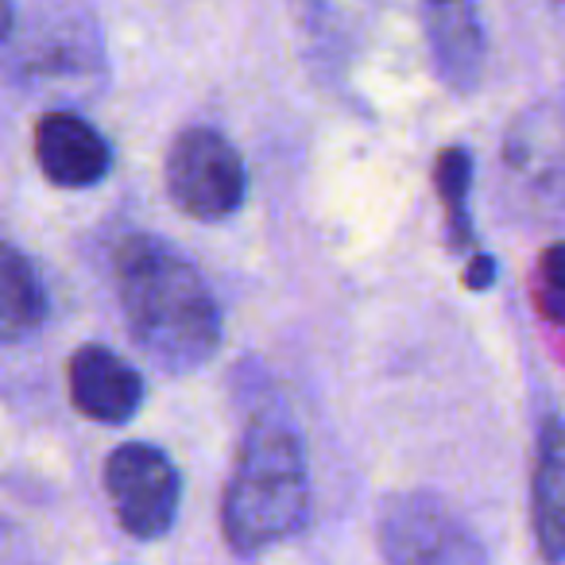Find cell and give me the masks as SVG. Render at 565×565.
I'll use <instances>...</instances> for the list:
<instances>
[{
	"instance_id": "1",
	"label": "cell",
	"mask_w": 565,
	"mask_h": 565,
	"mask_svg": "<svg viewBox=\"0 0 565 565\" xmlns=\"http://www.w3.org/2000/svg\"><path fill=\"white\" fill-rule=\"evenodd\" d=\"M117 299L132 341L167 376L198 372L217 353V302L198 267L159 236H128L117 248Z\"/></svg>"
},
{
	"instance_id": "2",
	"label": "cell",
	"mask_w": 565,
	"mask_h": 565,
	"mask_svg": "<svg viewBox=\"0 0 565 565\" xmlns=\"http://www.w3.org/2000/svg\"><path fill=\"white\" fill-rule=\"evenodd\" d=\"M310 519V472L295 426L282 415L248 423L221 500V531L236 554L295 539Z\"/></svg>"
},
{
	"instance_id": "3",
	"label": "cell",
	"mask_w": 565,
	"mask_h": 565,
	"mask_svg": "<svg viewBox=\"0 0 565 565\" xmlns=\"http://www.w3.org/2000/svg\"><path fill=\"white\" fill-rule=\"evenodd\" d=\"M380 554L387 565H488L469 523L434 492H399L384 503Z\"/></svg>"
},
{
	"instance_id": "4",
	"label": "cell",
	"mask_w": 565,
	"mask_h": 565,
	"mask_svg": "<svg viewBox=\"0 0 565 565\" xmlns=\"http://www.w3.org/2000/svg\"><path fill=\"white\" fill-rule=\"evenodd\" d=\"M167 194L194 221H225L248 198L244 159L217 128H186L174 136L163 163Z\"/></svg>"
},
{
	"instance_id": "5",
	"label": "cell",
	"mask_w": 565,
	"mask_h": 565,
	"mask_svg": "<svg viewBox=\"0 0 565 565\" xmlns=\"http://www.w3.org/2000/svg\"><path fill=\"white\" fill-rule=\"evenodd\" d=\"M105 492L113 515L132 539H163L174 526L182 500V480L174 461L148 441H125L105 461Z\"/></svg>"
},
{
	"instance_id": "6",
	"label": "cell",
	"mask_w": 565,
	"mask_h": 565,
	"mask_svg": "<svg viewBox=\"0 0 565 565\" xmlns=\"http://www.w3.org/2000/svg\"><path fill=\"white\" fill-rule=\"evenodd\" d=\"M12 71L24 82L40 86H74L86 82L105 66L102 35L89 12L71 9V4H47L35 20H28L20 32H12Z\"/></svg>"
},
{
	"instance_id": "7",
	"label": "cell",
	"mask_w": 565,
	"mask_h": 565,
	"mask_svg": "<svg viewBox=\"0 0 565 565\" xmlns=\"http://www.w3.org/2000/svg\"><path fill=\"white\" fill-rule=\"evenodd\" d=\"M519 186L539 202V210L565 213V109L539 105L508 136L503 148Z\"/></svg>"
},
{
	"instance_id": "8",
	"label": "cell",
	"mask_w": 565,
	"mask_h": 565,
	"mask_svg": "<svg viewBox=\"0 0 565 565\" xmlns=\"http://www.w3.org/2000/svg\"><path fill=\"white\" fill-rule=\"evenodd\" d=\"M71 403L102 426H125L143 407V376L105 345H82L71 356Z\"/></svg>"
},
{
	"instance_id": "9",
	"label": "cell",
	"mask_w": 565,
	"mask_h": 565,
	"mask_svg": "<svg viewBox=\"0 0 565 565\" xmlns=\"http://www.w3.org/2000/svg\"><path fill=\"white\" fill-rule=\"evenodd\" d=\"M35 159L55 186L86 190L113 171V148L86 117L55 109L35 125Z\"/></svg>"
},
{
	"instance_id": "10",
	"label": "cell",
	"mask_w": 565,
	"mask_h": 565,
	"mask_svg": "<svg viewBox=\"0 0 565 565\" xmlns=\"http://www.w3.org/2000/svg\"><path fill=\"white\" fill-rule=\"evenodd\" d=\"M434 71L457 94L477 89L484 74V24L477 0H423Z\"/></svg>"
},
{
	"instance_id": "11",
	"label": "cell",
	"mask_w": 565,
	"mask_h": 565,
	"mask_svg": "<svg viewBox=\"0 0 565 565\" xmlns=\"http://www.w3.org/2000/svg\"><path fill=\"white\" fill-rule=\"evenodd\" d=\"M531 515L546 562H565V423L550 415L539 430L531 477Z\"/></svg>"
},
{
	"instance_id": "12",
	"label": "cell",
	"mask_w": 565,
	"mask_h": 565,
	"mask_svg": "<svg viewBox=\"0 0 565 565\" xmlns=\"http://www.w3.org/2000/svg\"><path fill=\"white\" fill-rule=\"evenodd\" d=\"M51 315L47 287L20 248L0 241V345L24 341Z\"/></svg>"
},
{
	"instance_id": "13",
	"label": "cell",
	"mask_w": 565,
	"mask_h": 565,
	"mask_svg": "<svg viewBox=\"0 0 565 565\" xmlns=\"http://www.w3.org/2000/svg\"><path fill=\"white\" fill-rule=\"evenodd\" d=\"M434 186H438L441 210H446L449 248L472 256V217H469V190H472V156L465 148H446L434 163Z\"/></svg>"
},
{
	"instance_id": "14",
	"label": "cell",
	"mask_w": 565,
	"mask_h": 565,
	"mask_svg": "<svg viewBox=\"0 0 565 565\" xmlns=\"http://www.w3.org/2000/svg\"><path fill=\"white\" fill-rule=\"evenodd\" d=\"M534 302L542 318L565 326V241L550 244L539 259V282H534Z\"/></svg>"
},
{
	"instance_id": "15",
	"label": "cell",
	"mask_w": 565,
	"mask_h": 565,
	"mask_svg": "<svg viewBox=\"0 0 565 565\" xmlns=\"http://www.w3.org/2000/svg\"><path fill=\"white\" fill-rule=\"evenodd\" d=\"M495 282V259L484 256V252H472L469 264H465V287L469 291H488Z\"/></svg>"
},
{
	"instance_id": "16",
	"label": "cell",
	"mask_w": 565,
	"mask_h": 565,
	"mask_svg": "<svg viewBox=\"0 0 565 565\" xmlns=\"http://www.w3.org/2000/svg\"><path fill=\"white\" fill-rule=\"evenodd\" d=\"M17 32V12H12V0H0V47L12 40Z\"/></svg>"
},
{
	"instance_id": "17",
	"label": "cell",
	"mask_w": 565,
	"mask_h": 565,
	"mask_svg": "<svg viewBox=\"0 0 565 565\" xmlns=\"http://www.w3.org/2000/svg\"><path fill=\"white\" fill-rule=\"evenodd\" d=\"M557 4H565V0H557Z\"/></svg>"
}]
</instances>
